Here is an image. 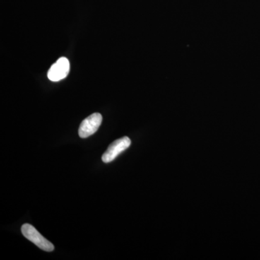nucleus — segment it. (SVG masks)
Here are the masks:
<instances>
[{
    "mask_svg": "<svg viewBox=\"0 0 260 260\" xmlns=\"http://www.w3.org/2000/svg\"><path fill=\"white\" fill-rule=\"evenodd\" d=\"M70 72V62L67 58L61 57L52 64L48 72V78L53 82H58L68 76Z\"/></svg>",
    "mask_w": 260,
    "mask_h": 260,
    "instance_id": "20e7f679",
    "label": "nucleus"
},
{
    "mask_svg": "<svg viewBox=\"0 0 260 260\" xmlns=\"http://www.w3.org/2000/svg\"><path fill=\"white\" fill-rule=\"evenodd\" d=\"M22 234L29 241L36 244L38 247L46 251H52L54 246L49 240L45 239L37 229L30 224L25 223L22 225Z\"/></svg>",
    "mask_w": 260,
    "mask_h": 260,
    "instance_id": "f257e3e1",
    "label": "nucleus"
},
{
    "mask_svg": "<svg viewBox=\"0 0 260 260\" xmlns=\"http://www.w3.org/2000/svg\"><path fill=\"white\" fill-rule=\"evenodd\" d=\"M131 143V140L127 137H124L113 142L103 155V161L107 164L113 161L119 154L129 148Z\"/></svg>",
    "mask_w": 260,
    "mask_h": 260,
    "instance_id": "7ed1b4c3",
    "label": "nucleus"
},
{
    "mask_svg": "<svg viewBox=\"0 0 260 260\" xmlns=\"http://www.w3.org/2000/svg\"><path fill=\"white\" fill-rule=\"evenodd\" d=\"M102 115L99 113H94L84 119L80 124L78 131L80 138H87L96 133L99 126L102 124Z\"/></svg>",
    "mask_w": 260,
    "mask_h": 260,
    "instance_id": "f03ea898",
    "label": "nucleus"
}]
</instances>
